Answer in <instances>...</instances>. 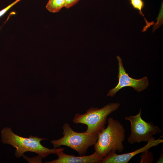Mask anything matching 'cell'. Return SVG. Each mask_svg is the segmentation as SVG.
Returning a JSON list of instances; mask_svg holds the SVG:
<instances>
[{
	"label": "cell",
	"mask_w": 163,
	"mask_h": 163,
	"mask_svg": "<svg viewBox=\"0 0 163 163\" xmlns=\"http://www.w3.org/2000/svg\"><path fill=\"white\" fill-rule=\"evenodd\" d=\"M1 140L4 144H8L16 149L15 155L16 157L23 156L24 152H30L35 153L41 158H45L51 154H56L63 151L62 148L49 149L42 145L40 142L46 139L30 135L29 137L21 136L14 133L11 128L5 127L1 131Z\"/></svg>",
	"instance_id": "1"
},
{
	"label": "cell",
	"mask_w": 163,
	"mask_h": 163,
	"mask_svg": "<svg viewBox=\"0 0 163 163\" xmlns=\"http://www.w3.org/2000/svg\"><path fill=\"white\" fill-rule=\"evenodd\" d=\"M108 125L97 134V139L94 149L102 158L110 152H122L124 149L123 142L125 137L123 126L118 120L110 117L107 119Z\"/></svg>",
	"instance_id": "2"
},
{
	"label": "cell",
	"mask_w": 163,
	"mask_h": 163,
	"mask_svg": "<svg viewBox=\"0 0 163 163\" xmlns=\"http://www.w3.org/2000/svg\"><path fill=\"white\" fill-rule=\"evenodd\" d=\"M62 129L63 136L50 141L54 148L66 146L77 152L80 156L84 155L89 147L94 145L97 139V134L76 132L67 123L64 124Z\"/></svg>",
	"instance_id": "3"
},
{
	"label": "cell",
	"mask_w": 163,
	"mask_h": 163,
	"mask_svg": "<svg viewBox=\"0 0 163 163\" xmlns=\"http://www.w3.org/2000/svg\"><path fill=\"white\" fill-rule=\"evenodd\" d=\"M120 106V103L115 102L110 103L101 108L91 107L84 114L76 113L73 122L86 125L87 128L85 132L98 134L105 128L108 116L118 109Z\"/></svg>",
	"instance_id": "4"
},
{
	"label": "cell",
	"mask_w": 163,
	"mask_h": 163,
	"mask_svg": "<svg viewBox=\"0 0 163 163\" xmlns=\"http://www.w3.org/2000/svg\"><path fill=\"white\" fill-rule=\"evenodd\" d=\"M141 110L138 114L134 116L125 117V120L129 121L131 124V133L127 139L130 144L148 142L157 134L160 133L161 130L152 122H147L142 118Z\"/></svg>",
	"instance_id": "5"
},
{
	"label": "cell",
	"mask_w": 163,
	"mask_h": 163,
	"mask_svg": "<svg viewBox=\"0 0 163 163\" xmlns=\"http://www.w3.org/2000/svg\"><path fill=\"white\" fill-rule=\"evenodd\" d=\"M116 57L118 61V82L115 87L109 90L107 96L113 97L120 90L126 87H131L139 92L145 89L149 84L147 77H144L139 79L131 78L126 72L121 58L118 56Z\"/></svg>",
	"instance_id": "6"
},
{
	"label": "cell",
	"mask_w": 163,
	"mask_h": 163,
	"mask_svg": "<svg viewBox=\"0 0 163 163\" xmlns=\"http://www.w3.org/2000/svg\"><path fill=\"white\" fill-rule=\"evenodd\" d=\"M163 142L162 139H155L153 137L145 145L133 152L121 154H117L115 152H110L103 158L101 163H128L136 155L149 150Z\"/></svg>",
	"instance_id": "7"
},
{
	"label": "cell",
	"mask_w": 163,
	"mask_h": 163,
	"mask_svg": "<svg viewBox=\"0 0 163 163\" xmlns=\"http://www.w3.org/2000/svg\"><path fill=\"white\" fill-rule=\"evenodd\" d=\"M57 159L46 163H99L101 162L103 158H101L95 152L93 154L88 155L78 156L66 154L61 151L56 154Z\"/></svg>",
	"instance_id": "8"
},
{
	"label": "cell",
	"mask_w": 163,
	"mask_h": 163,
	"mask_svg": "<svg viewBox=\"0 0 163 163\" xmlns=\"http://www.w3.org/2000/svg\"><path fill=\"white\" fill-rule=\"evenodd\" d=\"M129 1L130 3L133 8L134 9L137 10L139 11V14L142 16L143 17L146 23V25L144 27L142 31L143 32L146 31L149 27L154 24L155 23L153 21L150 22H148L143 14L142 10L144 7V2L143 0H129Z\"/></svg>",
	"instance_id": "9"
},
{
	"label": "cell",
	"mask_w": 163,
	"mask_h": 163,
	"mask_svg": "<svg viewBox=\"0 0 163 163\" xmlns=\"http://www.w3.org/2000/svg\"><path fill=\"white\" fill-rule=\"evenodd\" d=\"M65 3L66 0H49L46 5V8L51 12H58L65 7Z\"/></svg>",
	"instance_id": "10"
},
{
	"label": "cell",
	"mask_w": 163,
	"mask_h": 163,
	"mask_svg": "<svg viewBox=\"0 0 163 163\" xmlns=\"http://www.w3.org/2000/svg\"><path fill=\"white\" fill-rule=\"evenodd\" d=\"M80 0H66V3L64 7L67 9L70 8L77 4Z\"/></svg>",
	"instance_id": "11"
},
{
	"label": "cell",
	"mask_w": 163,
	"mask_h": 163,
	"mask_svg": "<svg viewBox=\"0 0 163 163\" xmlns=\"http://www.w3.org/2000/svg\"><path fill=\"white\" fill-rule=\"evenodd\" d=\"M21 0H16L6 8L0 11V17L3 15L11 8Z\"/></svg>",
	"instance_id": "12"
}]
</instances>
